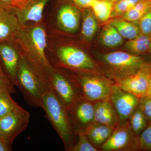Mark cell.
Returning a JSON list of instances; mask_svg holds the SVG:
<instances>
[{
  "label": "cell",
  "instance_id": "21",
  "mask_svg": "<svg viewBox=\"0 0 151 151\" xmlns=\"http://www.w3.org/2000/svg\"><path fill=\"white\" fill-rule=\"evenodd\" d=\"M100 39L103 45L108 47L120 46L124 42L123 37L120 34L116 28L109 23L103 27Z\"/></svg>",
  "mask_w": 151,
  "mask_h": 151
},
{
  "label": "cell",
  "instance_id": "34",
  "mask_svg": "<svg viewBox=\"0 0 151 151\" xmlns=\"http://www.w3.org/2000/svg\"><path fill=\"white\" fill-rule=\"evenodd\" d=\"M14 8L13 0H0V8L12 11Z\"/></svg>",
  "mask_w": 151,
  "mask_h": 151
},
{
  "label": "cell",
  "instance_id": "14",
  "mask_svg": "<svg viewBox=\"0 0 151 151\" xmlns=\"http://www.w3.org/2000/svg\"><path fill=\"white\" fill-rule=\"evenodd\" d=\"M52 0H27L12 12L16 16L20 25L26 24L28 22L38 23L41 21L44 9Z\"/></svg>",
  "mask_w": 151,
  "mask_h": 151
},
{
  "label": "cell",
  "instance_id": "7",
  "mask_svg": "<svg viewBox=\"0 0 151 151\" xmlns=\"http://www.w3.org/2000/svg\"><path fill=\"white\" fill-rule=\"evenodd\" d=\"M56 55L60 65L80 73H93L96 68L95 62L87 53L74 47H61L58 49Z\"/></svg>",
  "mask_w": 151,
  "mask_h": 151
},
{
  "label": "cell",
  "instance_id": "11",
  "mask_svg": "<svg viewBox=\"0 0 151 151\" xmlns=\"http://www.w3.org/2000/svg\"><path fill=\"white\" fill-rule=\"evenodd\" d=\"M110 100L119 117L120 125L128 124L133 112L139 106L140 99L113 84Z\"/></svg>",
  "mask_w": 151,
  "mask_h": 151
},
{
  "label": "cell",
  "instance_id": "18",
  "mask_svg": "<svg viewBox=\"0 0 151 151\" xmlns=\"http://www.w3.org/2000/svg\"><path fill=\"white\" fill-rule=\"evenodd\" d=\"M124 38L130 40L141 33L137 22H131L124 19H115L109 22Z\"/></svg>",
  "mask_w": 151,
  "mask_h": 151
},
{
  "label": "cell",
  "instance_id": "38",
  "mask_svg": "<svg viewBox=\"0 0 151 151\" xmlns=\"http://www.w3.org/2000/svg\"><path fill=\"white\" fill-rule=\"evenodd\" d=\"M151 97V95L150 96V97Z\"/></svg>",
  "mask_w": 151,
  "mask_h": 151
},
{
  "label": "cell",
  "instance_id": "28",
  "mask_svg": "<svg viewBox=\"0 0 151 151\" xmlns=\"http://www.w3.org/2000/svg\"><path fill=\"white\" fill-rule=\"evenodd\" d=\"M139 150L151 151V122L138 136Z\"/></svg>",
  "mask_w": 151,
  "mask_h": 151
},
{
  "label": "cell",
  "instance_id": "16",
  "mask_svg": "<svg viewBox=\"0 0 151 151\" xmlns=\"http://www.w3.org/2000/svg\"><path fill=\"white\" fill-rule=\"evenodd\" d=\"M95 122L116 129L120 126L119 118L110 100L94 103Z\"/></svg>",
  "mask_w": 151,
  "mask_h": 151
},
{
  "label": "cell",
  "instance_id": "6",
  "mask_svg": "<svg viewBox=\"0 0 151 151\" xmlns=\"http://www.w3.org/2000/svg\"><path fill=\"white\" fill-rule=\"evenodd\" d=\"M48 81L67 110L82 96L75 77H69L54 68L49 75Z\"/></svg>",
  "mask_w": 151,
  "mask_h": 151
},
{
  "label": "cell",
  "instance_id": "17",
  "mask_svg": "<svg viewBox=\"0 0 151 151\" xmlns=\"http://www.w3.org/2000/svg\"><path fill=\"white\" fill-rule=\"evenodd\" d=\"M19 25L12 11L0 8V42L14 37Z\"/></svg>",
  "mask_w": 151,
  "mask_h": 151
},
{
  "label": "cell",
  "instance_id": "15",
  "mask_svg": "<svg viewBox=\"0 0 151 151\" xmlns=\"http://www.w3.org/2000/svg\"><path fill=\"white\" fill-rule=\"evenodd\" d=\"M57 19L58 27L63 31L73 33L79 29L80 13L75 5L63 3L60 6Z\"/></svg>",
  "mask_w": 151,
  "mask_h": 151
},
{
  "label": "cell",
  "instance_id": "32",
  "mask_svg": "<svg viewBox=\"0 0 151 151\" xmlns=\"http://www.w3.org/2000/svg\"><path fill=\"white\" fill-rule=\"evenodd\" d=\"M94 0H72L77 7L84 9L90 8Z\"/></svg>",
  "mask_w": 151,
  "mask_h": 151
},
{
  "label": "cell",
  "instance_id": "35",
  "mask_svg": "<svg viewBox=\"0 0 151 151\" xmlns=\"http://www.w3.org/2000/svg\"><path fill=\"white\" fill-rule=\"evenodd\" d=\"M13 1L14 6V7H15L21 5L27 0H13Z\"/></svg>",
  "mask_w": 151,
  "mask_h": 151
},
{
  "label": "cell",
  "instance_id": "27",
  "mask_svg": "<svg viewBox=\"0 0 151 151\" xmlns=\"http://www.w3.org/2000/svg\"><path fill=\"white\" fill-rule=\"evenodd\" d=\"M140 0H118L113 6L111 16L122 15L132 9Z\"/></svg>",
  "mask_w": 151,
  "mask_h": 151
},
{
  "label": "cell",
  "instance_id": "39",
  "mask_svg": "<svg viewBox=\"0 0 151 151\" xmlns=\"http://www.w3.org/2000/svg\"><path fill=\"white\" fill-rule=\"evenodd\" d=\"M1 87H0V89H1Z\"/></svg>",
  "mask_w": 151,
  "mask_h": 151
},
{
  "label": "cell",
  "instance_id": "24",
  "mask_svg": "<svg viewBox=\"0 0 151 151\" xmlns=\"http://www.w3.org/2000/svg\"><path fill=\"white\" fill-rule=\"evenodd\" d=\"M148 124L139 105L129 119L128 124L130 129L135 134L139 136Z\"/></svg>",
  "mask_w": 151,
  "mask_h": 151
},
{
  "label": "cell",
  "instance_id": "8",
  "mask_svg": "<svg viewBox=\"0 0 151 151\" xmlns=\"http://www.w3.org/2000/svg\"><path fill=\"white\" fill-rule=\"evenodd\" d=\"M70 126L76 135L85 133L87 129L95 123L94 103L83 96L67 109Z\"/></svg>",
  "mask_w": 151,
  "mask_h": 151
},
{
  "label": "cell",
  "instance_id": "20",
  "mask_svg": "<svg viewBox=\"0 0 151 151\" xmlns=\"http://www.w3.org/2000/svg\"><path fill=\"white\" fill-rule=\"evenodd\" d=\"M97 23L92 11L89 9H84L81 27V36L84 40H92L97 32Z\"/></svg>",
  "mask_w": 151,
  "mask_h": 151
},
{
  "label": "cell",
  "instance_id": "2",
  "mask_svg": "<svg viewBox=\"0 0 151 151\" xmlns=\"http://www.w3.org/2000/svg\"><path fill=\"white\" fill-rule=\"evenodd\" d=\"M42 108L62 140L65 150L70 151L76 142L77 136L71 128L66 107L50 84L42 97Z\"/></svg>",
  "mask_w": 151,
  "mask_h": 151
},
{
  "label": "cell",
  "instance_id": "22",
  "mask_svg": "<svg viewBox=\"0 0 151 151\" xmlns=\"http://www.w3.org/2000/svg\"><path fill=\"white\" fill-rule=\"evenodd\" d=\"M113 3L105 0H94L90 8L95 17L100 21H107L112 15Z\"/></svg>",
  "mask_w": 151,
  "mask_h": 151
},
{
  "label": "cell",
  "instance_id": "37",
  "mask_svg": "<svg viewBox=\"0 0 151 151\" xmlns=\"http://www.w3.org/2000/svg\"><path fill=\"white\" fill-rule=\"evenodd\" d=\"M149 53H150V54L151 55V42L150 43V48H149Z\"/></svg>",
  "mask_w": 151,
  "mask_h": 151
},
{
  "label": "cell",
  "instance_id": "12",
  "mask_svg": "<svg viewBox=\"0 0 151 151\" xmlns=\"http://www.w3.org/2000/svg\"><path fill=\"white\" fill-rule=\"evenodd\" d=\"M151 74V61H146L136 73L115 81L114 84L141 99L146 96Z\"/></svg>",
  "mask_w": 151,
  "mask_h": 151
},
{
  "label": "cell",
  "instance_id": "19",
  "mask_svg": "<svg viewBox=\"0 0 151 151\" xmlns=\"http://www.w3.org/2000/svg\"><path fill=\"white\" fill-rule=\"evenodd\" d=\"M151 42V37L141 33L137 37L127 42L125 47L130 53L141 55L149 52Z\"/></svg>",
  "mask_w": 151,
  "mask_h": 151
},
{
  "label": "cell",
  "instance_id": "5",
  "mask_svg": "<svg viewBox=\"0 0 151 151\" xmlns=\"http://www.w3.org/2000/svg\"><path fill=\"white\" fill-rule=\"evenodd\" d=\"M84 98L93 103L110 100L114 82L95 73H80L75 76Z\"/></svg>",
  "mask_w": 151,
  "mask_h": 151
},
{
  "label": "cell",
  "instance_id": "36",
  "mask_svg": "<svg viewBox=\"0 0 151 151\" xmlns=\"http://www.w3.org/2000/svg\"><path fill=\"white\" fill-rule=\"evenodd\" d=\"M105 1H108L111 2H116L118 0H105Z\"/></svg>",
  "mask_w": 151,
  "mask_h": 151
},
{
  "label": "cell",
  "instance_id": "4",
  "mask_svg": "<svg viewBox=\"0 0 151 151\" xmlns=\"http://www.w3.org/2000/svg\"><path fill=\"white\" fill-rule=\"evenodd\" d=\"M102 60L108 68V78L113 82L136 73L146 61L141 55L123 51L107 53Z\"/></svg>",
  "mask_w": 151,
  "mask_h": 151
},
{
  "label": "cell",
  "instance_id": "33",
  "mask_svg": "<svg viewBox=\"0 0 151 151\" xmlns=\"http://www.w3.org/2000/svg\"><path fill=\"white\" fill-rule=\"evenodd\" d=\"M12 144L9 142L0 135V151H12Z\"/></svg>",
  "mask_w": 151,
  "mask_h": 151
},
{
  "label": "cell",
  "instance_id": "25",
  "mask_svg": "<svg viewBox=\"0 0 151 151\" xmlns=\"http://www.w3.org/2000/svg\"><path fill=\"white\" fill-rule=\"evenodd\" d=\"M11 93L5 87L0 89V118L6 116L18 105L11 96Z\"/></svg>",
  "mask_w": 151,
  "mask_h": 151
},
{
  "label": "cell",
  "instance_id": "3",
  "mask_svg": "<svg viewBox=\"0 0 151 151\" xmlns=\"http://www.w3.org/2000/svg\"><path fill=\"white\" fill-rule=\"evenodd\" d=\"M16 86L29 105L42 108V97L50 86L49 83L36 72L22 54L17 72Z\"/></svg>",
  "mask_w": 151,
  "mask_h": 151
},
{
  "label": "cell",
  "instance_id": "1",
  "mask_svg": "<svg viewBox=\"0 0 151 151\" xmlns=\"http://www.w3.org/2000/svg\"><path fill=\"white\" fill-rule=\"evenodd\" d=\"M35 23L30 26L19 25L14 38L30 65L48 81L49 75L54 67L45 53L47 46L46 30L40 22Z\"/></svg>",
  "mask_w": 151,
  "mask_h": 151
},
{
  "label": "cell",
  "instance_id": "26",
  "mask_svg": "<svg viewBox=\"0 0 151 151\" xmlns=\"http://www.w3.org/2000/svg\"><path fill=\"white\" fill-rule=\"evenodd\" d=\"M77 136L76 142L70 151H99V149L90 142L85 133H79Z\"/></svg>",
  "mask_w": 151,
  "mask_h": 151
},
{
  "label": "cell",
  "instance_id": "30",
  "mask_svg": "<svg viewBox=\"0 0 151 151\" xmlns=\"http://www.w3.org/2000/svg\"><path fill=\"white\" fill-rule=\"evenodd\" d=\"M139 106L148 122H151V97H145L140 99Z\"/></svg>",
  "mask_w": 151,
  "mask_h": 151
},
{
  "label": "cell",
  "instance_id": "10",
  "mask_svg": "<svg viewBox=\"0 0 151 151\" xmlns=\"http://www.w3.org/2000/svg\"><path fill=\"white\" fill-rule=\"evenodd\" d=\"M100 150L103 151L139 150L138 136L132 132L128 124L120 125L114 129Z\"/></svg>",
  "mask_w": 151,
  "mask_h": 151
},
{
  "label": "cell",
  "instance_id": "31",
  "mask_svg": "<svg viewBox=\"0 0 151 151\" xmlns=\"http://www.w3.org/2000/svg\"><path fill=\"white\" fill-rule=\"evenodd\" d=\"M14 86V85L4 72L0 63V87H5L12 94L15 92Z\"/></svg>",
  "mask_w": 151,
  "mask_h": 151
},
{
  "label": "cell",
  "instance_id": "9",
  "mask_svg": "<svg viewBox=\"0 0 151 151\" xmlns=\"http://www.w3.org/2000/svg\"><path fill=\"white\" fill-rule=\"evenodd\" d=\"M30 117L29 112L19 105L0 118V135L12 145L15 138L28 126Z\"/></svg>",
  "mask_w": 151,
  "mask_h": 151
},
{
  "label": "cell",
  "instance_id": "13",
  "mask_svg": "<svg viewBox=\"0 0 151 151\" xmlns=\"http://www.w3.org/2000/svg\"><path fill=\"white\" fill-rule=\"evenodd\" d=\"M14 38L0 42V63L4 72L14 86L22 53Z\"/></svg>",
  "mask_w": 151,
  "mask_h": 151
},
{
  "label": "cell",
  "instance_id": "23",
  "mask_svg": "<svg viewBox=\"0 0 151 151\" xmlns=\"http://www.w3.org/2000/svg\"><path fill=\"white\" fill-rule=\"evenodd\" d=\"M150 9L151 0H140L122 17L128 21L137 22Z\"/></svg>",
  "mask_w": 151,
  "mask_h": 151
},
{
  "label": "cell",
  "instance_id": "29",
  "mask_svg": "<svg viewBox=\"0 0 151 151\" xmlns=\"http://www.w3.org/2000/svg\"><path fill=\"white\" fill-rule=\"evenodd\" d=\"M141 33L151 37V9L137 22Z\"/></svg>",
  "mask_w": 151,
  "mask_h": 151
}]
</instances>
